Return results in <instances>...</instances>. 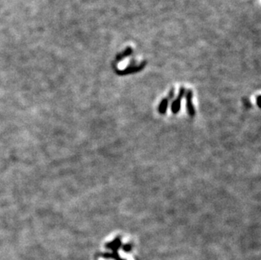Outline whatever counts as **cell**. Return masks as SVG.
<instances>
[{
  "label": "cell",
  "instance_id": "cell-5",
  "mask_svg": "<svg viewBox=\"0 0 261 260\" xmlns=\"http://www.w3.org/2000/svg\"><path fill=\"white\" fill-rule=\"evenodd\" d=\"M168 100H169L168 98H164L163 100L161 102V104H160L159 108H158L160 113L164 114L165 112H166V111H167V106H168Z\"/></svg>",
  "mask_w": 261,
  "mask_h": 260
},
{
  "label": "cell",
  "instance_id": "cell-2",
  "mask_svg": "<svg viewBox=\"0 0 261 260\" xmlns=\"http://www.w3.org/2000/svg\"><path fill=\"white\" fill-rule=\"evenodd\" d=\"M184 92H185V89L184 88H181L179 89V93H178V96L176 99L175 101L172 102V104H171V112L173 113H178V112L179 111L180 106H181V101H182V98L184 97Z\"/></svg>",
  "mask_w": 261,
  "mask_h": 260
},
{
  "label": "cell",
  "instance_id": "cell-4",
  "mask_svg": "<svg viewBox=\"0 0 261 260\" xmlns=\"http://www.w3.org/2000/svg\"><path fill=\"white\" fill-rule=\"evenodd\" d=\"M132 53H133V49L129 47H128L124 49L122 52L119 53V54H117V56H116V61H122V59H124V58H126L127 57L130 56Z\"/></svg>",
  "mask_w": 261,
  "mask_h": 260
},
{
  "label": "cell",
  "instance_id": "cell-1",
  "mask_svg": "<svg viewBox=\"0 0 261 260\" xmlns=\"http://www.w3.org/2000/svg\"><path fill=\"white\" fill-rule=\"evenodd\" d=\"M146 65V62H142L139 65H129L128 68L122 69V70H117L116 73L119 75H127V74H131V73H137L141 71Z\"/></svg>",
  "mask_w": 261,
  "mask_h": 260
},
{
  "label": "cell",
  "instance_id": "cell-3",
  "mask_svg": "<svg viewBox=\"0 0 261 260\" xmlns=\"http://www.w3.org/2000/svg\"><path fill=\"white\" fill-rule=\"evenodd\" d=\"M186 103H187V109H188V114L191 116V117H194V114H195V111H194V105L192 103V96H193V94H192L191 90H188L186 92Z\"/></svg>",
  "mask_w": 261,
  "mask_h": 260
}]
</instances>
